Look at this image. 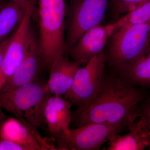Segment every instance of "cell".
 <instances>
[{
  "mask_svg": "<svg viewBox=\"0 0 150 150\" xmlns=\"http://www.w3.org/2000/svg\"><path fill=\"white\" fill-rule=\"evenodd\" d=\"M115 70L117 76L133 85L150 88V43L137 58Z\"/></svg>",
  "mask_w": 150,
  "mask_h": 150,
  "instance_id": "obj_15",
  "label": "cell"
},
{
  "mask_svg": "<svg viewBox=\"0 0 150 150\" xmlns=\"http://www.w3.org/2000/svg\"></svg>",
  "mask_w": 150,
  "mask_h": 150,
  "instance_id": "obj_25",
  "label": "cell"
},
{
  "mask_svg": "<svg viewBox=\"0 0 150 150\" xmlns=\"http://www.w3.org/2000/svg\"><path fill=\"white\" fill-rule=\"evenodd\" d=\"M51 94L47 82L38 80L0 93V108L37 128L44 122V106Z\"/></svg>",
  "mask_w": 150,
  "mask_h": 150,
  "instance_id": "obj_3",
  "label": "cell"
},
{
  "mask_svg": "<svg viewBox=\"0 0 150 150\" xmlns=\"http://www.w3.org/2000/svg\"><path fill=\"white\" fill-rule=\"evenodd\" d=\"M144 95L135 86L117 75H105L96 96L72 112L75 126L91 123H123L135 112Z\"/></svg>",
  "mask_w": 150,
  "mask_h": 150,
  "instance_id": "obj_1",
  "label": "cell"
},
{
  "mask_svg": "<svg viewBox=\"0 0 150 150\" xmlns=\"http://www.w3.org/2000/svg\"><path fill=\"white\" fill-rule=\"evenodd\" d=\"M0 150H25L23 147L10 140L0 139Z\"/></svg>",
  "mask_w": 150,
  "mask_h": 150,
  "instance_id": "obj_19",
  "label": "cell"
},
{
  "mask_svg": "<svg viewBox=\"0 0 150 150\" xmlns=\"http://www.w3.org/2000/svg\"><path fill=\"white\" fill-rule=\"evenodd\" d=\"M117 28L115 23L97 25L86 31L69 51L74 60H80L85 64L94 56L104 51L107 41Z\"/></svg>",
  "mask_w": 150,
  "mask_h": 150,
  "instance_id": "obj_11",
  "label": "cell"
},
{
  "mask_svg": "<svg viewBox=\"0 0 150 150\" xmlns=\"http://www.w3.org/2000/svg\"><path fill=\"white\" fill-rule=\"evenodd\" d=\"M147 0H110L108 8L115 19L136 8Z\"/></svg>",
  "mask_w": 150,
  "mask_h": 150,
  "instance_id": "obj_18",
  "label": "cell"
},
{
  "mask_svg": "<svg viewBox=\"0 0 150 150\" xmlns=\"http://www.w3.org/2000/svg\"><path fill=\"white\" fill-rule=\"evenodd\" d=\"M6 1H0V8H1V7L5 3V2Z\"/></svg>",
  "mask_w": 150,
  "mask_h": 150,
  "instance_id": "obj_24",
  "label": "cell"
},
{
  "mask_svg": "<svg viewBox=\"0 0 150 150\" xmlns=\"http://www.w3.org/2000/svg\"><path fill=\"white\" fill-rule=\"evenodd\" d=\"M134 112L126 121L129 133L115 135L108 143L106 150H142L150 146V130L144 116Z\"/></svg>",
  "mask_w": 150,
  "mask_h": 150,
  "instance_id": "obj_9",
  "label": "cell"
},
{
  "mask_svg": "<svg viewBox=\"0 0 150 150\" xmlns=\"http://www.w3.org/2000/svg\"><path fill=\"white\" fill-rule=\"evenodd\" d=\"M141 113L146 118L150 130V100L144 105Z\"/></svg>",
  "mask_w": 150,
  "mask_h": 150,
  "instance_id": "obj_21",
  "label": "cell"
},
{
  "mask_svg": "<svg viewBox=\"0 0 150 150\" xmlns=\"http://www.w3.org/2000/svg\"><path fill=\"white\" fill-rule=\"evenodd\" d=\"M106 63L104 51L89 60L84 67H80L64 98L77 107L91 101L101 87Z\"/></svg>",
  "mask_w": 150,
  "mask_h": 150,
  "instance_id": "obj_6",
  "label": "cell"
},
{
  "mask_svg": "<svg viewBox=\"0 0 150 150\" xmlns=\"http://www.w3.org/2000/svg\"><path fill=\"white\" fill-rule=\"evenodd\" d=\"M13 1L25 6H27L28 4V0H0V1Z\"/></svg>",
  "mask_w": 150,
  "mask_h": 150,
  "instance_id": "obj_22",
  "label": "cell"
},
{
  "mask_svg": "<svg viewBox=\"0 0 150 150\" xmlns=\"http://www.w3.org/2000/svg\"><path fill=\"white\" fill-rule=\"evenodd\" d=\"M36 129L23 119L8 118L0 126V139L15 142L25 150H46L50 148Z\"/></svg>",
  "mask_w": 150,
  "mask_h": 150,
  "instance_id": "obj_10",
  "label": "cell"
},
{
  "mask_svg": "<svg viewBox=\"0 0 150 150\" xmlns=\"http://www.w3.org/2000/svg\"><path fill=\"white\" fill-rule=\"evenodd\" d=\"M13 33L6 40H4L2 43H0V67H1L5 55L6 51L7 49L9 43L11 39Z\"/></svg>",
  "mask_w": 150,
  "mask_h": 150,
  "instance_id": "obj_20",
  "label": "cell"
},
{
  "mask_svg": "<svg viewBox=\"0 0 150 150\" xmlns=\"http://www.w3.org/2000/svg\"><path fill=\"white\" fill-rule=\"evenodd\" d=\"M40 53L45 68L49 69L56 57L67 51L65 39L64 0H39Z\"/></svg>",
  "mask_w": 150,
  "mask_h": 150,
  "instance_id": "obj_2",
  "label": "cell"
},
{
  "mask_svg": "<svg viewBox=\"0 0 150 150\" xmlns=\"http://www.w3.org/2000/svg\"><path fill=\"white\" fill-rule=\"evenodd\" d=\"M73 104L60 96L51 95L46 100L44 106V122L52 135L60 132L68 133L72 121Z\"/></svg>",
  "mask_w": 150,
  "mask_h": 150,
  "instance_id": "obj_14",
  "label": "cell"
},
{
  "mask_svg": "<svg viewBox=\"0 0 150 150\" xmlns=\"http://www.w3.org/2000/svg\"><path fill=\"white\" fill-rule=\"evenodd\" d=\"M150 22L118 27L111 36L105 60L115 69L136 59L150 43Z\"/></svg>",
  "mask_w": 150,
  "mask_h": 150,
  "instance_id": "obj_4",
  "label": "cell"
},
{
  "mask_svg": "<svg viewBox=\"0 0 150 150\" xmlns=\"http://www.w3.org/2000/svg\"><path fill=\"white\" fill-rule=\"evenodd\" d=\"M150 22V0L129 12L115 22L117 27L144 24Z\"/></svg>",
  "mask_w": 150,
  "mask_h": 150,
  "instance_id": "obj_17",
  "label": "cell"
},
{
  "mask_svg": "<svg viewBox=\"0 0 150 150\" xmlns=\"http://www.w3.org/2000/svg\"><path fill=\"white\" fill-rule=\"evenodd\" d=\"M43 68L45 67L40 53L39 41L34 34L30 41L24 59L15 72L3 86L1 92L38 80Z\"/></svg>",
  "mask_w": 150,
  "mask_h": 150,
  "instance_id": "obj_12",
  "label": "cell"
},
{
  "mask_svg": "<svg viewBox=\"0 0 150 150\" xmlns=\"http://www.w3.org/2000/svg\"><path fill=\"white\" fill-rule=\"evenodd\" d=\"M27 7L13 1H6L0 8V43L16 30L24 18Z\"/></svg>",
  "mask_w": 150,
  "mask_h": 150,
  "instance_id": "obj_16",
  "label": "cell"
},
{
  "mask_svg": "<svg viewBox=\"0 0 150 150\" xmlns=\"http://www.w3.org/2000/svg\"><path fill=\"white\" fill-rule=\"evenodd\" d=\"M80 60L70 61L64 55L54 59L50 66V75L47 84L52 95L64 96L72 85L75 75L82 65Z\"/></svg>",
  "mask_w": 150,
  "mask_h": 150,
  "instance_id": "obj_13",
  "label": "cell"
},
{
  "mask_svg": "<svg viewBox=\"0 0 150 150\" xmlns=\"http://www.w3.org/2000/svg\"><path fill=\"white\" fill-rule=\"evenodd\" d=\"M126 127V122L91 123L53 136L58 150H98Z\"/></svg>",
  "mask_w": 150,
  "mask_h": 150,
  "instance_id": "obj_5",
  "label": "cell"
},
{
  "mask_svg": "<svg viewBox=\"0 0 150 150\" xmlns=\"http://www.w3.org/2000/svg\"><path fill=\"white\" fill-rule=\"evenodd\" d=\"M79 0H69L70 2V7L74 5Z\"/></svg>",
  "mask_w": 150,
  "mask_h": 150,
  "instance_id": "obj_23",
  "label": "cell"
},
{
  "mask_svg": "<svg viewBox=\"0 0 150 150\" xmlns=\"http://www.w3.org/2000/svg\"><path fill=\"white\" fill-rule=\"evenodd\" d=\"M36 1L28 0L24 18L13 33L0 67V92L3 86L15 72L26 55L30 41L34 34L30 23Z\"/></svg>",
  "mask_w": 150,
  "mask_h": 150,
  "instance_id": "obj_8",
  "label": "cell"
},
{
  "mask_svg": "<svg viewBox=\"0 0 150 150\" xmlns=\"http://www.w3.org/2000/svg\"><path fill=\"white\" fill-rule=\"evenodd\" d=\"M110 0H79L69 7L68 14L67 51L74 46L89 29L99 25L108 8Z\"/></svg>",
  "mask_w": 150,
  "mask_h": 150,
  "instance_id": "obj_7",
  "label": "cell"
}]
</instances>
